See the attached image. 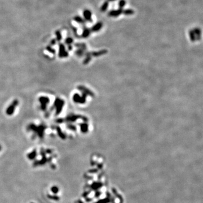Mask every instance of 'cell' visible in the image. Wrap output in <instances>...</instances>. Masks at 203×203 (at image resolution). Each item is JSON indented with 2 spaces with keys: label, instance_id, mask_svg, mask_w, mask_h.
I'll return each mask as SVG.
<instances>
[{
  "label": "cell",
  "instance_id": "6",
  "mask_svg": "<svg viewBox=\"0 0 203 203\" xmlns=\"http://www.w3.org/2000/svg\"><path fill=\"white\" fill-rule=\"evenodd\" d=\"M126 4V2L125 0H120V2H119L118 3V5H119V9H123V8L125 6Z\"/></svg>",
  "mask_w": 203,
  "mask_h": 203
},
{
  "label": "cell",
  "instance_id": "4",
  "mask_svg": "<svg viewBox=\"0 0 203 203\" xmlns=\"http://www.w3.org/2000/svg\"><path fill=\"white\" fill-rule=\"evenodd\" d=\"M123 13L124 14L127 15H132L134 14V11L132 10V9H127V10H123Z\"/></svg>",
  "mask_w": 203,
  "mask_h": 203
},
{
  "label": "cell",
  "instance_id": "8",
  "mask_svg": "<svg viewBox=\"0 0 203 203\" xmlns=\"http://www.w3.org/2000/svg\"><path fill=\"white\" fill-rule=\"evenodd\" d=\"M116 0H107V1L108 2H112V1H115Z\"/></svg>",
  "mask_w": 203,
  "mask_h": 203
},
{
  "label": "cell",
  "instance_id": "1",
  "mask_svg": "<svg viewBox=\"0 0 203 203\" xmlns=\"http://www.w3.org/2000/svg\"><path fill=\"white\" fill-rule=\"evenodd\" d=\"M123 9H119L117 10H112L109 13L108 15L109 17H118L121 14L123 13Z\"/></svg>",
  "mask_w": 203,
  "mask_h": 203
},
{
  "label": "cell",
  "instance_id": "7",
  "mask_svg": "<svg viewBox=\"0 0 203 203\" xmlns=\"http://www.w3.org/2000/svg\"><path fill=\"white\" fill-rule=\"evenodd\" d=\"M74 20H75L76 22H77L78 23H84V20L82 18H81L80 17H77L74 18Z\"/></svg>",
  "mask_w": 203,
  "mask_h": 203
},
{
  "label": "cell",
  "instance_id": "2",
  "mask_svg": "<svg viewBox=\"0 0 203 203\" xmlns=\"http://www.w3.org/2000/svg\"><path fill=\"white\" fill-rule=\"evenodd\" d=\"M84 16L85 19L89 21V22H92V13L90 11L88 10H86L84 12Z\"/></svg>",
  "mask_w": 203,
  "mask_h": 203
},
{
  "label": "cell",
  "instance_id": "3",
  "mask_svg": "<svg viewBox=\"0 0 203 203\" xmlns=\"http://www.w3.org/2000/svg\"><path fill=\"white\" fill-rule=\"evenodd\" d=\"M102 27V22H98V23H97L92 28V30L93 31H97L99 30Z\"/></svg>",
  "mask_w": 203,
  "mask_h": 203
},
{
  "label": "cell",
  "instance_id": "5",
  "mask_svg": "<svg viewBox=\"0 0 203 203\" xmlns=\"http://www.w3.org/2000/svg\"><path fill=\"white\" fill-rule=\"evenodd\" d=\"M109 2L108 1H106L105 2H104V4H103V5L101 7V11H103V12H104V11H106L107 10V8H108V3Z\"/></svg>",
  "mask_w": 203,
  "mask_h": 203
}]
</instances>
